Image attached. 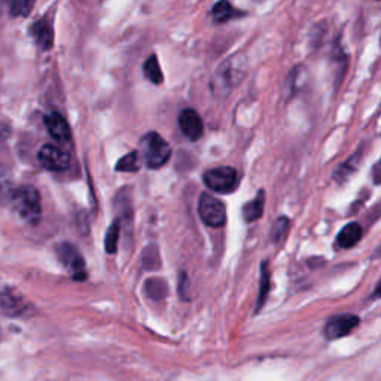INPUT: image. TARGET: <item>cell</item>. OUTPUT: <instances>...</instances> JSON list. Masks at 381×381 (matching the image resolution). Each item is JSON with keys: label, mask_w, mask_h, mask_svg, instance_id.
<instances>
[{"label": "cell", "mask_w": 381, "mask_h": 381, "mask_svg": "<svg viewBox=\"0 0 381 381\" xmlns=\"http://www.w3.org/2000/svg\"><path fill=\"white\" fill-rule=\"evenodd\" d=\"M36 0H11L9 12L12 16H27L34 8Z\"/></svg>", "instance_id": "obj_18"}, {"label": "cell", "mask_w": 381, "mask_h": 381, "mask_svg": "<svg viewBox=\"0 0 381 381\" xmlns=\"http://www.w3.org/2000/svg\"><path fill=\"white\" fill-rule=\"evenodd\" d=\"M12 205L19 213L29 223H38L42 218V204L41 197L36 188L30 185L20 186L12 195Z\"/></svg>", "instance_id": "obj_1"}, {"label": "cell", "mask_w": 381, "mask_h": 381, "mask_svg": "<svg viewBox=\"0 0 381 381\" xmlns=\"http://www.w3.org/2000/svg\"><path fill=\"white\" fill-rule=\"evenodd\" d=\"M45 127H46L49 136L57 142L64 143L72 138L71 127H68L67 121L59 112H53V113H49L45 116Z\"/></svg>", "instance_id": "obj_10"}, {"label": "cell", "mask_w": 381, "mask_h": 381, "mask_svg": "<svg viewBox=\"0 0 381 381\" xmlns=\"http://www.w3.org/2000/svg\"><path fill=\"white\" fill-rule=\"evenodd\" d=\"M356 160H357V157H353V158H350L347 163H344V164H342V166L338 168L337 175H335L337 181L342 182V181L347 179L350 175H353V171H355V170H356V167H357V164H356Z\"/></svg>", "instance_id": "obj_21"}, {"label": "cell", "mask_w": 381, "mask_h": 381, "mask_svg": "<svg viewBox=\"0 0 381 381\" xmlns=\"http://www.w3.org/2000/svg\"><path fill=\"white\" fill-rule=\"evenodd\" d=\"M264 204H265V197L263 190H259L258 195L245 204L243 207V218L246 222H255L264 213Z\"/></svg>", "instance_id": "obj_13"}, {"label": "cell", "mask_w": 381, "mask_h": 381, "mask_svg": "<svg viewBox=\"0 0 381 381\" xmlns=\"http://www.w3.org/2000/svg\"><path fill=\"white\" fill-rule=\"evenodd\" d=\"M119 231H121V223L119 219H115L113 223L109 227L105 238V246L108 253H116L118 249V240H119Z\"/></svg>", "instance_id": "obj_17"}, {"label": "cell", "mask_w": 381, "mask_h": 381, "mask_svg": "<svg viewBox=\"0 0 381 381\" xmlns=\"http://www.w3.org/2000/svg\"><path fill=\"white\" fill-rule=\"evenodd\" d=\"M198 213L201 220L212 228H220L227 222L225 204L209 194H203L198 201Z\"/></svg>", "instance_id": "obj_4"}, {"label": "cell", "mask_w": 381, "mask_h": 381, "mask_svg": "<svg viewBox=\"0 0 381 381\" xmlns=\"http://www.w3.org/2000/svg\"><path fill=\"white\" fill-rule=\"evenodd\" d=\"M204 183L218 194H230L238 185V175L233 167H216L204 173Z\"/></svg>", "instance_id": "obj_3"}, {"label": "cell", "mask_w": 381, "mask_h": 381, "mask_svg": "<svg viewBox=\"0 0 381 381\" xmlns=\"http://www.w3.org/2000/svg\"><path fill=\"white\" fill-rule=\"evenodd\" d=\"M30 33L34 42H36L42 49H49L51 46H53L54 33H53V29H51V26L45 20L34 23Z\"/></svg>", "instance_id": "obj_12"}, {"label": "cell", "mask_w": 381, "mask_h": 381, "mask_svg": "<svg viewBox=\"0 0 381 381\" xmlns=\"http://www.w3.org/2000/svg\"><path fill=\"white\" fill-rule=\"evenodd\" d=\"M270 292V271H268V263L261 264V286H259V297H258V305L256 311L261 310L267 301Z\"/></svg>", "instance_id": "obj_15"}, {"label": "cell", "mask_w": 381, "mask_h": 381, "mask_svg": "<svg viewBox=\"0 0 381 381\" xmlns=\"http://www.w3.org/2000/svg\"><path fill=\"white\" fill-rule=\"evenodd\" d=\"M27 310L29 304L23 300L20 293L11 292L8 289H0V311L2 313L11 318H19L27 313Z\"/></svg>", "instance_id": "obj_8"}, {"label": "cell", "mask_w": 381, "mask_h": 381, "mask_svg": "<svg viewBox=\"0 0 381 381\" xmlns=\"http://www.w3.org/2000/svg\"><path fill=\"white\" fill-rule=\"evenodd\" d=\"M39 163L49 171H64L71 166V155L54 145H45L39 151Z\"/></svg>", "instance_id": "obj_7"}, {"label": "cell", "mask_w": 381, "mask_h": 381, "mask_svg": "<svg viewBox=\"0 0 381 381\" xmlns=\"http://www.w3.org/2000/svg\"><path fill=\"white\" fill-rule=\"evenodd\" d=\"M143 71H145V75L146 78L153 82L160 85L163 82V72H161V67L158 64V60L155 56H151L148 57V60L145 61V66H143Z\"/></svg>", "instance_id": "obj_16"}, {"label": "cell", "mask_w": 381, "mask_h": 381, "mask_svg": "<svg viewBox=\"0 0 381 381\" xmlns=\"http://www.w3.org/2000/svg\"><path fill=\"white\" fill-rule=\"evenodd\" d=\"M375 297H381V282L375 288Z\"/></svg>", "instance_id": "obj_23"}, {"label": "cell", "mask_w": 381, "mask_h": 381, "mask_svg": "<svg viewBox=\"0 0 381 381\" xmlns=\"http://www.w3.org/2000/svg\"><path fill=\"white\" fill-rule=\"evenodd\" d=\"M57 255L60 261L64 264V267L68 268L72 273L73 279L78 282H83L86 279V270H85V261L79 250L71 245V243H60L57 246Z\"/></svg>", "instance_id": "obj_5"}, {"label": "cell", "mask_w": 381, "mask_h": 381, "mask_svg": "<svg viewBox=\"0 0 381 381\" xmlns=\"http://www.w3.org/2000/svg\"><path fill=\"white\" fill-rule=\"evenodd\" d=\"M359 318L355 315H337L325 325V337L327 340H340L352 334L359 326Z\"/></svg>", "instance_id": "obj_6"}, {"label": "cell", "mask_w": 381, "mask_h": 381, "mask_svg": "<svg viewBox=\"0 0 381 381\" xmlns=\"http://www.w3.org/2000/svg\"><path fill=\"white\" fill-rule=\"evenodd\" d=\"M141 168L138 166V157H137V152H130L126 157L121 158L116 164V170L118 171H127V173H133L137 171Z\"/></svg>", "instance_id": "obj_20"}, {"label": "cell", "mask_w": 381, "mask_h": 381, "mask_svg": "<svg viewBox=\"0 0 381 381\" xmlns=\"http://www.w3.org/2000/svg\"><path fill=\"white\" fill-rule=\"evenodd\" d=\"M148 297L153 300H160L167 295V283L163 279H151L146 283Z\"/></svg>", "instance_id": "obj_19"}, {"label": "cell", "mask_w": 381, "mask_h": 381, "mask_svg": "<svg viewBox=\"0 0 381 381\" xmlns=\"http://www.w3.org/2000/svg\"><path fill=\"white\" fill-rule=\"evenodd\" d=\"M179 126L182 133L189 138V141H198L203 136L204 127L200 115L193 109H185L179 116Z\"/></svg>", "instance_id": "obj_9"}, {"label": "cell", "mask_w": 381, "mask_h": 381, "mask_svg": "<svg viewBox=\"0 0 381 381\" xmlns=\"http://www.w3.org/2000/svg\"><path fill=\"white\" fill-rule=\"evenodd\" d=\"M142 152L145 155V161L149 168H160L163 167L171 157V149L164 138L155 131H149L143 136L142 142Z\"/></svg>", "instance_id": "obj_2"}, {"label": "cell", "mask_w": 381, "mask_h": 381, "mask_svg": "<svg viewBox=\"0 0 381 381\" xmlns=\"http://www.w3.org/2000/svg\"><path fill=\"white\" fill-rule=\"evenodd\" d=\"M288 227H289V219L288 218H280V219H277V222L274 223V227H273V240L274 241H280L286 231H288Z\"/></svg>", "instance_id": "obj_22"}, {"label": "cell", "mask_w": 381, "mask_h": 381, "mask_svg": "<svg viewBox=\"0 0 381 381\" xmlns=\"http://www.w3.org/2000/svg\"><path fill=\"white\" fill-rule=\"evenodd\" d=\"M235 15H237V11L230 5V2H227V0H220L219 4L213 6V11H212V16L216 23L230 21L231 19H234Z\"/></svg>", "instance_id": "obj_14"}, {"label": "cell", "mask_w": 381, "mask_h": 381, "mask_svg": "<svg viewBox=\"0 0 381 381\" xmlns=\"http://www.w3.org/2000/svg\"><path fill=\"white\" fill-rule=\"evenodd\" d=\"M362 227L357 222H350L340 231L337 243L342 249H352L362 240Z\"/></svg>", "instance_id": "obj_11"}]
</instances>
